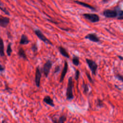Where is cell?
I'll use <instances>...</instances> for the list:
<instances>
[{
  "mask_svg": "<svg viewBox=\"0 0 123 123\" xmlns=\"http://www.w3.org/2000/svg\"><path fill=\"white\" fill-rule=\"evenodd\" d=\"M73 78L72 76H70L68 79V82L66 90V98L68 100H71L74 97L73 92Z\"/></svg>",
  "mask_w": 123,
  "mask_h": 123,
  "instance_id": "1",
  "label": "cell"
},
{
  "mask_svg": "<svg viewBox=\"0 0 123 123\" xmlns=\"http://www.w3.org/2000/svg\"><path fill=\"white\" fill-rule=\"evenodd\" d=\"M34 33L36 34V35L37 36V37L41 41L44 42L45 43L47 44H49L52 45L53 44L52 42L47 38V37L43 34V33L38 29L34 30Z\"/></svg>",
  "mask_w": 123,
  "mask_h": 123,
  "instance_id": "2",
  "label": "cell"
},
{
  "mask_svg": "<svg viewBox=\"0 0 123 123\" xmlns=\"http://www.w3.org/2000/svg\"><path fill=\"white\" fill-rule=\"evenodd\" d=\"M83 16L85 18L92 23H96L99 21V16L95 13H84Z\"/></svg>",
  "mask_w": 123,
  "mask_h": 123,
  "instance_id": "3",
  "label": "cell"
},
{
  "mask_svg": "<svg viewBox=\"0 0 123 123\" xmlns=\"http://www.w3.org/2000/svg\"><path fill=\"white\" fill-rule=\"evenodd\" d=\"M86 61L87 64H88V66L90 70H91L92 74L95 75L98 68V65L97 63L95 61L89 59H86Z\"/></svg>",
  "mask_w": 123,
  "mask_h": 123,
  "instance_id": "4",
  "label": "cell"
},
{
  "mask_svg": "<svg viewBox=\"0 0 123 123\" xmlns=\"http://www.w3.org/2000/svg\"><path fill=\"white\" fill-rule=\"evenodd\" d=\"M103 14L107 18H115L117 16V12L116 9L114 10L106 9L103 11Z\"/></svg>",
  "mask_w": 123,
  "mask_h": 123,
  "instance_id": "5",
  "label": "cell"
},
{
  "mask_svg": "<svg viewBox=\"0 0 123 123\" xmlns=\"http://www.w3.org/2000/svg\"><path fill=\"white\" fill-rule=\"evenodd\" d=\"M52 65V63L51 61L50 60H48L44 63L43 67L42 70H43V73L45 75V77H48V76L49 73L50 69L51 68Z\"/></svg>",
  "mask_w": 123,
  "mask_h": 123,
  "instance_id": "6",
  "label": "cell"
},
{
  "mask_svg": "<svg viewBox=\"0 0 123 123\" xmlns=\"http://www.w3.org/2000/svg\"><path fill=\"white\" fill-rule=\"evenodd\" d=\"M41 77V73L39 69V67L38 66L37 67L35 73V82L36 86L37 87L40 86V79Z\"/></svg>",
  "mask_w": 123,
  "mask_h": 123,
  "instance_id": "7",
  "label": "cell"
},
{
  "mask_svg": "<svg viewBox=\"0 0 123 123\" xmlns=\"http://www.w3.org/2000/svg\"><path fill=\"white\" fill-rule=\"evenodd\" d=\"M10 19L8 17L0 16V26L2 27H6L10 23Z\"/></svg>",
  "mask_w": 123,
  "mask_h": 123,
  "instance_id": "8",
  "label": "cell"
},
{
  "mask_svg": "<svg viewBox=\"0 0 123 123\" xmlns=\"http://www.w3.org/2000/svg\"><path fill=\"white\" fill-rule=\"evenodd\" d=\"M85 38L94 42H98L100 40L99 37L95 33H90L86 35Z\"/></svg>",
  "mask_w": 123,
  "mask_h": 123,
  "instance_id": "9",
  "label": "cell"
},
{
  "mask_svg": "<svg viewBox=\"0 0 123 123\" xmlns=\"http://www.w3.org/2000/svg\"><path fill=\"white\" fill-rule=\"evenodd\" d=\"M68 63L66 61H65L64 62V67L63 68L61 75V77L60 78V82H62L63 81V79L64 78V77L66 74V73L67 72L68 70Z\"/></svg>",
  "mask_w": 123,
  "mask_h": 123,
  "instance_id": "10",
  "label": "cell"
},
{
  "mask_svg": "<svg viewBox=\"0 0 123 123\" xmlns=\"http://www.w3.org/2000/svg\"><path fill=\"white\" fill-rule=\"evenodd\" d=\"M43 101L44 102L51 107H54L55 106L53 99L49 96H45L44 98Z\"/></svg>",
  "mask_w": 123,
  "mask_h": 123,
  "instance_id": "11",
  "label": "cell"
},
{
  "mask_svg": "<svg viewBox=\"0 0 123 123\" xmlns=\"http://www.w3.org/2000/svg\"><path fill=\"white\" fill-rule=\"evenodd\" d=\"M30 42V40L28 39V37L25 34H22L19 41L20 45H27Z\"/></svg>",
  "mask_w": 123,
  "mask_h": 123,
  "instance_id": "12",
  "label": "cell"
},
{
  "mask_svg": "<svg viewBox=\"0 0 123 123\" xmlns=\"http://www.w3.org/2000/svg\"><path fill=\"white\" fill-rule=\"evenodd\" d=\"M67 119L66 116L65 115H62L60 116L58 119H52L53 123H64Z\"/></svg>",
  "mask_w": 123,
  "mask_h": 123,
  "instance_id": "13",
  "label": "cell"
},
{
  "mask_svg": "<svg viewBox=\"0 0 123 123\" xmlns=\"http://www.w3.org/2000/svg\"><path fill=\"white\" fill-rule=\"evenodd\" d=\"M74 2H75L76 3L79 4V5H80L83 7H86V8H89L90 9V10H95V8L93 7L92 6L88 4V3H86L85 2H82V1H74Z\"/></svg>",
  "mask_w": 123,
  "mask_h": 123,
  "instance_id": "14",
  "label": "cell"
},
{
  "mask_svg": "<svg viewBox=\"0 0 123 123\" xmlns=\"http://www.w3.org/2000/svg\"><path fill=\"white\" fill-rule=\"evenodd\" d=\"M59 51L60 52V53L64 57L67 58H69L70 57V56L68 53V52L66 51V50L62 46H59L58 48Z\"/></svg>",
  "mask_w": 123,
  "mask_h": 123,
  "instance_id": "15",
  "label": "cell"
},
{
  "mask_svg": "<svg viewBox=\"0 0 123 123\" xmlns=\"http://www.w3.org/2000/svg\"><path fill=\"white\" fill-rule=\"evenodd\" d=\"M18 55L20 58H22L24 60H27V56L24 49L22 48H20L19 49L18 51Z\"/></svg>",
  "mask_w": 123,
  "mask_h": 123,
  "instance_id": "16",
  "label": "cell"
},
{
  "mask_svg": "<svg viewBox=\"0 0 123 123\" xmlns=\"http://www.w3.org/2000/svg\"><path fill=\"white\" fill-rule=\"evenodd\" d=\"M5 56L4 42L2 38L0 37V56L2 57Z\"/></svg>",
  "mask_w": 123,
  "mask_h": 123,
  "instance_id": "17",
  "label": "cell"
},
{
  "mask_svg": "<svg viewBox=\"0 0 123 123\" xmlns=\"http://www.w3.org/2000/svg\"><path fill=\"white\" fill-rule=\"evenodd\" d=\"M0 9L3 12H4L6 15H10V13L7 10L6 7H5L4 3L2 2L1 1H0Z\"/></svg>",
  "mask_w": 123,
  "mask_h": 123,
  "instance_id": "18",
  "label": "cell"
},
{
  "mask_svg": "<svg viewBox=\"0 0 123 123\" xmlns=\"http://www.w3.org/2000/svg\"><path fill=\"white\" fill-rule=\"evenodd\" d=\"M117 12V18L118 20H123V11L119 8H115Z\"/></svg>",
  "mask_w": 123,
  "mask_h": 123,
  "instance_id": "19",
  "label": "cell"
},
{
  "mask_svg": "<svg viewBox=\"0 0 123 123\" xmlns=\"http://www.w3.org/2000/svg\"><path fill=\"white\" fill-rule=\"evenodd\" d=\"M11 45H12V43H9L7 47V49H6V53L7 54L8 56H10L12 54V49L11 47Z\"/></svg>",
  "mask_w": 123,
  "mask_h": 123,
  "instance_id": "20",
  "label": "cell"
},
{
  "mask_svg": "<svg viewBox=\"0 0 123 123\" xmlns=\"http://www.w3.org/2000/svg\"><path fill=\"white\" fill-rule=\"evenodd\" d=\"M72 62H73V64L75 66H78L80 63L79 58L76 56H74V57L73 58V59H72Z\"/></svg>",
  "mask_w": 123,
  "mask_h": 123,
  "instance_id": "21",
  "label": "cell"
},
{
  "mask_svg": "<svg viewBox=\"0 0 123 123\" xmlns=\"http://www.w3.org/2000/svg\"><path fill=\"white\" fill-rule=\"evenodd\" d=\"M31 50H32L34 53L36 52L37 51V49H38L37 46V44H36V43H34V44H32V46H31Z\"/></svg>",
  "mask_w": 123,
  "mask_h": 123,
  "instance_id": "22",
  "label": "cell"
},
{
  "mask_svg": "<svg viewBox=\"0 0 123 123\" xmlns=\"http://www.w3.org/2000/svg\"><path fill=\"white\" fill-rule=\"evenodd\" d=\"M115 76L119 80H120V81H122V82H123V75H122V74H116L115 75Z\"/></svg>",
  "mask_w": 123,
  "mask_h": 123,
  "instance_id": "23",
  "label": "cell"
},
{
  "mask_svg": "<svg viewBox=\"0 0 123 123\" xmlns=\"http://www.w3.org/2000/svg\"><path fill=\"white\" fill-rule=\"evenodd\" d=\"M83 87L84 88V92L85 93H87L89 91V87L88 85L84 83L83 84Z\"/></svg>",
  "mask_w": 123,
  "mask_h": 123,
  "instance_id": "24",
  "label": "cell"
},
{
  "mask_svg": "<svg viewBox=\"0 0 123 123\" xmlns=\"http://www.w3.org/2000/svg\"><path fill=\"white\" fill-rule=\"evenodd\" d=\"M80 75V72L78 70H75V79L76 80H77L79 77Z\"/></svg>",
  "mask_w": 123,
  "mask_h": 123,
  "instance_id": "25",
  "label": "cell"
},
{
  "mask_svg": "<svg viewBox=\"0 0 123 123\" xmlns=\"http://www.w3.org/2000/svg\"><path fill=\"white\" fill-rule=\"evenodd\" d=\"M103 105H104V103L101 100H100V99L98 100L97 106H98V107H102L103 106Z\"/></svg>",
  "mask_w": 123,
  "mask_h": 123,
  "instance_id": "26",
  "label": "cell"
},
{
  "mask_svg": "<svg viewBox=\"0 0 123 123\" xmlns=\"http://www.w3.org/2000/svg\"><path fill=\"white\" fill-rule=\"evenodd\" d=\"M86 76H87V78L88 79L89 81L91 83H93V80H92V78L91 77L90 74H89L87 72H86Z\"/></svg>",
  "mask_w": 123,
  "mask_h": 123,
  "instance_id": "27",
  "label": "cell"
},
{
  "mask_svg": "<svg viewBox=\"0 0 123 123\" xmlns=\"http://www.w3.org/2000/svg\"><path fill=\"white\" fill-rule=\"evenodd\" d=\"M60 70V66H59V65H57V66H56V67H55V70H54V73H58V72H59Z\"/></svg>",
  "mask_w": 123,
  "mask_h": 123,
  "instance_id": "28",
  "label": "cell"
},
{
  "mask_svg": "<svg viewBox=\"0 0 123 123\" xmlns=\"http://www.w3.org/2000/svg\"><path fill=\"white\" fill-rule=\"evenodd\" d=\"M5 70L4 66H2L1 64H0V72H2Z\"/></svg>",
  "mask_w": 123,
  "mask_h": 123,
  "instance_id": "29",
  "label": "cell"
},
{
  "mask_svg": "<svg viewBox=\"0 0 123 123\" xmlns=\"http://www.w3.org/2000/svg\"><path fill=\"white\" fill-rule=\"evenodd\" d=\"M118 57L119 58V59H120L121 60H123V57L121 56H118Z\"/></svg>",
  "mask_w": 123,
  "mask_h": 123,
  "instance_id": "30",
  "label": "cell"
}]
</instances>
